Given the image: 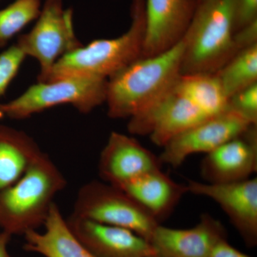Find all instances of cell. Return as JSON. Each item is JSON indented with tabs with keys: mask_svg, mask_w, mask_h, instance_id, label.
<instances>
[{
	"mask_svg": "<svg viewBox=\"0 0 257 257\" xmlns=\"http://www.w3.org/2000/svg\"><path fill=\"white\" fill-rule=\"evenodd\" d=\"M184 47L182 40L158 55L140 57L109 77L108 116L130 119L170 92L181 75Z\"/></svg>",
	"mask_w": 257,
	"mask_h": 257,
	"instance_id": "cell-1",
	"label": "cell"
},
{
	"mask_svg": "<svg viewBox=\"0 0 257 257\" xmlns=\"http://www.w3.org/2000/svg\"><path fill=\"white\" fill-rule=\"evenodd\" d=\"M67 181L47 154L42 152L13 185L0 192V228L13 235H25L43 226Z\"/></svg>",
	"mask_w": 257,
	"mask_h": 257,
	"instance_id": "cell-2",
	"label": "cell"
},
{
	"mask_svg": "<svg viewBox=\"0 0 257 257\" xmlns=\"http://www.w3.org/2000/svg\"><path fill=\"white\" fill-rule=\"evenodd\" d=\"M233 0H197L184 34L181 74L215 73L237 53Z\"/></svg>",
	"mask_w": 257,
	"mask_h": 257,
	"instance_id": "cell-3",
	"label": "cell"
},
{
	"mask_svg": "<svg viewBox=\"0 0 257 257\" xmlns=\"http://www.w3.org/2000/svg\"><path fill=\"white\" fill-rule=\"evenodd\" d=\"M127 31L112 39L82 45L60 59L45 82L66 77L108 79L143 56L145 35V0H133Z\"/></svg>",
	"mask_w": 257,
	"mask_h": 257,
	"instance_id": "cell-4",
	"label": "cell"
},
{
	"mask_svg": "<svg viewBox=\"0 0 257 257\" xmlns=\"http://www.w3.org/2000/svg\"><path fill=\"white\" fill-rule=\"evenodd\" d=\"M107 79L66 77L37 82L21 95L0 104V117L21 120L55 107L69 104L82 114H89L105 103Z\"/></svg>",
	"mask_w": 257,
	"mask_h": 257,
	"instance_id": "cell-5",
	"label": "cell"
},
{
	"mask_svg": "<svg viewBox=\"0 0 257 257\" xmlns=\"http://www.w3.org/2000/svg\"><path fill=\"white\" fill-rule=\"evenodd\" d=\"M35 26L20 35L17 44L27 57L40 67L37 82H45L56 63L82 44L76 36L73 10L65 9L62 0H45Z\"/></svg>",
	"mask_w": 257,
	"mask_h": 257,
	"instance_id": "cell-6",
	"label": "cell"
},
{
	"mask_svg": "<svg viewBox=\"0 0 257 257\" xmlns=\"http://www.w3.org/2000/svg\"><path fill=\"white\" fill-rule=\"evenodd\" d=\"M72 214L131 230L149 241L161 224L124 191L103 181L79 189Z\"/></svg>",
	"mask_w": 257,
	"mask_h": 257,
	"instance_id": "cell-7",
	"label": "cell"
},
{
	"mask_svg": "<svg viewBox=\"0 0 257 257\" xmlns=\"http://www.w3.org/2000/svg\"><path fill=\"white\" fill-rule=\"evenodd\" d=\"M202 111L172 88L158 100L130 118L127 128L134 135H148L163 147L177 135L208 119Z\"/></svg>",
	"mask_w": 257,
	"mask_h": 257,
	"instance_id": "cell-8",
	"label": "cell"
},
{
	"mask_svg": "<svg viewBox=\"0 0 257 257\" xmlns=\"http://www.w3.org/2000/svg\"><path fill=\"white\" fill-rule=\"evenodd\" d=\"M251 124L227 109L208 118L177 135L163 147L160 160L162 165L180 167L191 155L209 153L228 140L243 133Z\"/></svg>",
	"mask_w": 257,
	"mask_h": 257,
	"instance_id": "cell-9",
	"label": "cell"
},
{
	"mask_svg": "<svg viewBox=\"0 0 257 257\" xmlns=\"http://www.w3.org/2000/svg\"><path fill=\"white\" fill-rule=\"evenodd\" d=\"M188 193L215 202L227 215L245 244L257 245V178L230 183L211 184L189 180Z\"/></svg>",
	"mask_w": 257,
	"mask_h": 257,
	"instance_id": "cell-10",
	"label": "cell"
},
{
	"mask_svg": "<svg viewBox=\"0 0 257 257\" xmlns=\"http://www.w3.org/2000/svg\"><path fill=\"white\" fill-rule=\"evenodd\" d=\"M197 0H145V35L143 56L170 50L183 38Z\"/></svg>",
	"mask_w": 257,
	"mask_h": 257,
	"instance_id": "cell-11",
	"label": "cell"
},
{
	"mask_svg": "<svg viewBox=\"0 0 257 257\" xmlns=\"http://www.w3.org/2000/svg\"><path fill=\"white\" fill-rule=\"evenodd\" d=\"M160 157L136 139L112 132L99 157L98 170L103 182L119 187L147 172L162 169Z\"/></svg>",
	"mask_w": 257,
	"mask_h": 257,
	"instance_id": "cell-12",
	"label": "cell"
},
{
	"mask_svg": "<svg viewBox=\"0 0 257 257\" xmlns=\"http://www.w3.org/2000/svg\"><path fill=\"white\" fill-rule=\"evenodd\" d=\"M256 172L257 125L207 154L201 164V175L207 183L239 182Z\"/></svg>",
	"mask_w": 257,
	"mask_h": 257,
	"instance_id": "cell-13",
	"label": "cell"
},
{
	"mask_svg": "<svg viewBox=\"0 0 257 257\" xmlns=\"http://www.w3.org/2000/svg\"><path fill=\"white\" fill-rule=\"evenodd\" d=\"M72 232L96 257H148L156 254L151 243L131 230L71 214Z\"/></svg>",
	"mask_w": 257,
	"mask_h": 257,
	"instance_id": "cell-14",
	"label": "cell"
},
{
	"mask_svg": "<svg viewBox=\"0 0 257 257\" xmlns=\"http://www.w3.org/2000/svg\"><path fill=\"white\" fill-rule=\"evenodd\" d=\"M226 239L227 232L222 223L205 213L189 229L159 224L150 242L161 257H209L216 245Z\"/></svg>",
	"mask_w": 257,
	"mask_h": 257,
	"instance_id": "cell-15",
	"label": "cell"
},
{
	"mask_svg": "<svg viewBox=\"0 0 257 257\" xmlns=\"http://www.w3.org/2000/svg\"><path fill=\"white\" fill-rule=\"evenodd\" d=\"M119 189L160 224L172 214L184 194L188 193L187 184L175 182L162 169L147 172Z\"/></svg>",
	"mask_w": 257,
	"mask_h": 257,
	"instance_id": "cell-16",
	"label": "cell"
},
{
	"mask_svg": "<svg viewBox=\"0 0 257 257\" xmlns=\"http://www.w3.org/2000/svg\"><path fill=\"white\" fill-rule=\"evenodd\" d=\"M43 226L42 232L33 230L24 235L26 251L45 257H96L72 232L55 203Z\"/></svg>",
	"mask_w": 257,
	"mask_h": 257,
	"instance_id": "cell-17",
	"label": "cell"
},
{
	"mask_svg": "<svg viewBox=\"0 0 257 257\" xmlns=\"http://www.w3.org/2000/svg\"><path fill=\"white\" fill-rule=\"evenodd\" d=\"M42 152L25 132L0 125V192L15 183Z\"/></svg>",
	"mask_w": 257,
	"mask_h": 257,
	"instance_id": "cell-18",
	"label": "cell"
},
{
	"mask_svg": "<svg viewBox=\"0 0 257 257\" xmlns=\"http://www.w3.org/2000/svg\"><path fill=\"white\" fill-rule=\"evenodd\" d=\"M173 89L208 117L220 114L228 109L229 98L215 73L181 74Z\"/></svg>",
	"mask_w": 257,
	"mask_h": 257,
	"instance_id": "cell-19",
	"label": "cell"
},
{
	"mask_svg": "<svg viewBox=\"0 0 257 257\" xmlns=\"http://www.w3.org/2000/svg\"><path fill=\"white\" fill-rule=\"evenodd\" d=\"M215 74L228 98L257 83V45L239 51Z\"/></svg>",
	"mask_w": 257,
	"mask_h": 257,
	"instance_id": "cell-20",
	"label": "cell"
},
{
	"mask_svg": "<svg viewBox=\"0 0 257 257\" xmlns=\"http://www.w3.org/2000/svg\"><path fill=\"white\" fill-rule=\"evenodd\" d=\"M41 9V0H15L0 10V47L37 20Z\"/></svg>",
	"mask_w": 257,
	"mask_h": 257,
	"instance_id": "cell-21",
	"label": "cell"
},
{
	"mask_svg": "<svg viewBox=\"0 0 257 257\" xmlns=\"http://www.w3.org/2000/svg\"><path fill=\"white\" fill-rule=\"evenodd\" d=\"M26 58L17 43L0 54V97L4 95Z\"/></svg>",
	"mask_w": 257,
	"mask_h": 257,
	"instance_id": "cell-22",
	"label": "cell"
},
{
	"mask_svg": "<svg viewBox=\"0 0 257 257\" xmlns=\"http://www.w3.org/2000/svg\"><path fill=\"white\" fill-rule=\"evenodd\" d=\"M228 109L257 125V83L230 96Z\"/></svg>",
	"mask_w": 257,
	"mask_h": 257,
	"instance_id": "cell-23",
	"label": "cell"
},
{
	"mask_svg": "<svg viewBox=\"0 0 257 257\" xmlns=\"http://www.w3.org/2000/svg\"><path fill=\"white\" fill-rule=\"evenodd\" d=\"M235 32L257 21V0H233Z\"/></svg>",
	"mask_w": 257,
	"mask_h": 257,
	"instance_id": "cell-24",
	"label": "cell"
},
{
	"mask_svg": "<svg viewBox=\"0 0 257 257\" xmlns=\"http://www.w3.org/2000/svg\"><path fill=\"white\" fill-rule=\"evenodd\" d=\"M234 42L238 52L257 45V21L235 32Z\"/></svg>",
	"mask_w": 257,
	"mask_h": 257,
	"instance_id": "cell-25",
	"label": "cell"
},
{
	"mask_svg": "<svg viewBox=\"0 0 257 257\" xmlns=\"http://www.w3.org/2000/svg\"><path fill=\"white\" fill-rule=\"evenodd\" d=\"M209 257H251L243 253L228 242L227 239L221 240L212 250Z\"/></svg>",
	"mask_w": 257,
	"mask_h": 257,
	"instance_id": "cell-26",
	"label": "cell"
},
{
	"mask_svg": "<svg viewBox=\"0 0 257 257\" xmlns=\"http://www.w3.org/2000/svg\"><path fill=\"white\" fill-rule=\"evenodd\" d=\"M12 236L5 231H0V257H10L8 252V243Z\"/></svg>",
	"mask_w": 257,
	"mask_h": 257,
	"instance_id": "cell-27",
	"label": "cell"
},
{
	"mask_svg": "<svg viewBox=\"0 0 257 257\" xmlns=\"http://www.w3.org/2000/svg\"><path fill=\"white\" fill-rule=\"evenodd\" d=\"M148 257H161V256H158V255H157V254H154V255H152V256H150Z\"/></svg>",
	"mask_w": 257,
	"mask_h": 257,
	"instance_id": "cell-28",
	"label": "cell"
},
{
	"mask_svg": "<svg viewBox=\"0 0 257 257\" xmlns=\"http://www.w3.org/2000/svg\"><path fill=\"white\" fill-rule=\"evenodd\" d=\"M10 257H12V256H10Z\"/></svg>",
	"mask_w": 257,
	"mask_h": 257,
	"instance_id": "cell-29",
	"label": "cell"
}]
</instances>
